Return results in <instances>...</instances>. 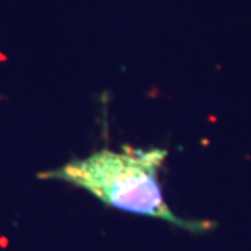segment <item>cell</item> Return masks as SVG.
Instances as JSON below:
<instances>
[{"label":"cell","instance_id":"1","mask_svg":"<svg viewBox=\"0 0 251 251\" xmlns=\"http://www.w3.org/2000/svg\"><path fill=\"white\" fill-rule=\"evenodd\" d=\"M166 155L161 148L144 151L125 145L122 152L105 148L38 176L84 188L103 204L122 211L158 218L194 233L209 230L212 222L179 218L166 204L158 179Z\"/></svg>","mask_w":251,"mask_h":251}]
</instances>
